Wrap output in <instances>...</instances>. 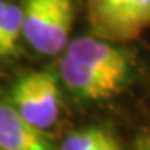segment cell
Listing matches in <instances>:
<instances>
[{
    "mask_svg": "<svg viewBox=\"0 0 150 150\" xmlns=\"http://www.w3.org/2000/svg\"><path fill=\"white\" fill-rule=\"evenodd\" d=\"M23 40L40 55H60L75 20L74 0H22Z\"/></svg>",
    "mask_w": 150,
    "mask_h": 150,
    "instance_id": "2",
    "label": "cell"
},
{
    "mask_svg": "<svg viewBox=\"0 0 150 150\" xmlns=\"http://www.w3.org/2000/svg\"><path fill=\"white\" fill-rule=\"evenodd\" d=\"M0 150H4V149H0Z\"/></svg>",
    "mask_w": 150,
    "mask_h": 150,
    "instance_id": "11",
    "label": "cell"
},
{
    "mask_svg": "<svg viewBox=\"0 0 150 150\" xmlns=\"http://www.w3.org/2000/svg\"><path fill=\"white\" fill-rule=\"evenodd\" d=\"M7 4H8V0H0V23H2V18H4V15H5Z\"/></svg>",
    "mask_w": 150,
    "mask_h": 150,
    "instance_id": "10",
    "label": "cell"
},
{
    "mask_svg": "<svg viewBox=\"0 0 150 150\" xmlns=\"http://www.w3.org/2000/svg\"><path fill=\"white\" fill-rule=\"evenodd\" d=\"M0 149L4 150H60L45 132L25 120L8 100H0Z\"/></svg>",
    "mask_w": 150,
    "mask_h": 150,
    "instance_id": "5",
    "label": "cell"
},
{
    "mask_svg": "<svg viewBox=\"0 0 150 150\" xmlns=\"http://www.w3.org/2000/svg\"><path fill=\"white\" fill-rule=\"evenodd\" d=\"M134 69L132 50L92 33L69 42L59 62V75L65 88L85 102L118 95L130 83Z\"/></svg>",
    "mask_w": 150,
    "mask_h": 150,
    "instance_id": "1",
    "label": "cell"
},
{
    "mask_svg": "<svg viewBox=\"0 0 150 150\" xmlns=\"http://www.w3.org/2000/svg\"><path fill=\"white\" fill-rule=\"evenodd\" d=\"M90 33L113 43H129L150 27V0H87Z\"/></svg>",
    "mask_w": 150,
    "mask_h": 150,
    "instance_id": "3",
    "label": "cell"
},
{
    "mask_svg": "<svg viewBox=\"0 0 150 150\" xmlns=\"http://www.w3.org/2000/svg\"><path fill=\"white\" fill-rule=\"evenodd\" d=\"M95 150H122V147H120V144H118V140L108 132L107 137L95 147Z\"/></svg>",
    "mask_w": 150,
    "mask_h": 150,
    "instance_id": "9",
    "label": "cell"
},
{
    "mask_svg": "<svg viewBox=\"0 0 150 150\" xmlns=\"http://www.w3.org/2000/svg\"><path fill=\"white\" fill-rule=\"evenodd\" d=\"M108 130L100 127H87L70 132L60 144V150H95V147L107 137Z\"/></svg>",
    "mask_w": 150,
    "mask_h": 150,
    "instance_id": "7",
    "label": "cell"
},
{
    "mask_svg": "<svg viewBox=\"0 0 150 150\" xmlns=\"http://www.w3.org/2000/svg\"><path fill=\"white\" fill-rule=\"evenodd\" d=\"M20 38H23V8L22 4L8 2L0 23V60L17 54Z\"/></svg>",
    "mask_w": 150,
    "mask_h": 150,
    "instance_id": "6",
    "label": "cell"
},
{
    "mask_svg": "<svg viewBox=\"0 0 150 150\" xmlns=\"http://www.w3.org/2000/svg\"><path fill=\"white\" fill-rule=\"evenodd\" d=\"M8 102L37 129L43 132L50 130L59 122L62 110L57 75L48 70L22 75L8 92Z\"/></svg>",
    "mask_w": 150,
    "mask_h": 150,
    "instance_id": "4",
    "label": "cell"
},
{
    "mask_svg": "<svg viewBox=\"0 0 150 150\" xmlns=\"http://www.w3.org/2000/svg\"><path fill=\"white\" fill-rule=\"evenodd\" d=\"M132 150H150V120L140 129L132 145Z\"/></svg>",
    "mask_w": 150,
    "mask_h": 150,
    "instance_id": "8",
    "label": "cell"
}]
</instances>
